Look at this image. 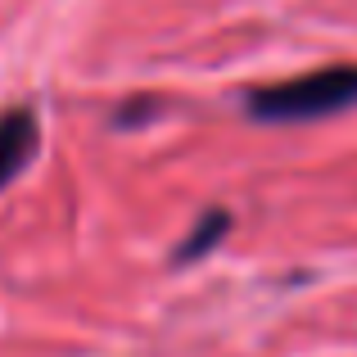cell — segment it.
Masks as SVG:
<instances>
[{
    "label": "cell",
    "instance_id": "1",
    "mask_svg": "<svg viewBox=\"0 0 357 357\" xmlns=\"http://www.w3.org/2000/svg\"><path fill=\"white\" fill-rule=\"evenodd\" d=\"M353 105H357V63H331V68L303 73V77L244 91V114L253 122H317L344 114Z\"/></svg>",
    "mask_w": 357,
    "mask_h": 357
},
{
    "label": "cell",
    "instance_id": "2",
    "mask_svg": "<svg viewBox=\"0 0 357 357\" xmlns=\"http://www.w3.org/2000/svg\"><path fill=\"white\" fill-rule=\"evenodd\" d=\"M41 149V127H36V114L27 105L5 109L0 114V190L23 172L27 163L36 158Z\"/></svg>",
    "mask_w": 357,
    "mask_h": 357
},
{
    "label": "cell",
    "instance_id": "3",
    "mask_svg": "<svg viewBox=\"0 0 357 357\" xmlns=\"http://www.w3.org/2000/svg\"><path fill=\"white\" fill-rule=\"evenodd\" d=\"M227 231H231V213H227V208H208L199 222H195L190 236L176 244L172 262H195V258H204L208 249H218V244H222V236H227Z\"/></svg>",
    "mask_w": 357,
    "mask_h": 357
}]
</instances>
